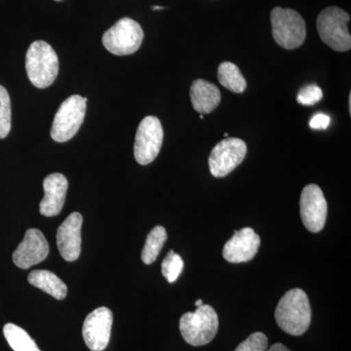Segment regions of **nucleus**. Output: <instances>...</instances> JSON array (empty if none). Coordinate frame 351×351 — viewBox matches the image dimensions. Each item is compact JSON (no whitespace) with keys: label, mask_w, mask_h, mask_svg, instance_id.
Wrapping results in <instances>:
<instances>
[{"label":"nucleus","mask_w":351,"mask_h":351,"mask_svg":"<svg viewBox=\"0 0 351 351\" xmlns=\"http://www.w3.org/2000/svg\"><path fill=\"white\" fill-rule=\"evenodd\" d=\"M261 239L251 228L234 232L232 239L223 247V256L228 262L246 263L253 260L260 248Z\"/></svg>","instance_id":"obj_14"},{"label":"nucleus","mask_w":351,"mask_h":351,"mask_svg":"<svg viewBox=\"0 0 351 351\" xmlns=\"http://www.w3.org/2000/svg\"><path fill=\"white\" fill-rule=\"evenodd\" d=\"M182 269H184V261L181 256L171 250L161 265L163 276L165 277L168 282H175L179 278Z\"/></svg>","instance_id":"obj_21"},{"label":"nucleus","mask_w":351,"mask_h":351,"mask_svg":"<svg viewBox=\"0 0 351 351\" xmlns=\"http://www.w3.org/2000/svg\"><path fill=\"white\" fill-rule=\"evenodd\" d=\"M27 281L57 300H64L68 294L66 284L49 270H34L27 276Z\"/></svg>","instance_id":"obj_17"},{"label":"nucleus","mask_w":351,"mask_h":351,"mask_svg":"<svg viewBox=\"0 0 351 351\" xmlns=\"http://www.w3.org/2000/svg\"><path fill=\"white\" fill-rule=\"evenodd\" d=\"M247 154V145L239 138H228L214 147L209 157L211 174L216 178L226 177L242 163Z\"/></svg>","instance_id":"obj_9"},{"label":"nucleus","mask_w":351,"mask_h":351,"mask_svg":"<svg viewBox=\"0 0 351 351\" xmlns=\"http://www.w3.org/2000/svg\"><path fill=\"white\" fill-rule=\"evenodd\" d=\"M48 255L49 244L43 233L36 228H29L13 253V262L20 269H27L43 262Z\"/></svg>","instance_id":"obj_12"},{"label":"nucleus","mask_w":351,"mask_h":351,"mask_svg":"<svg viewBox=\"0 0 351 351\" xmlns=\"http://www.w3.org/2000/svg\"><path fill=\"white\" fill-rule=\"evenodd\" d=\"M163 128L156 117H145L136 133L134 156L141 165L152 163L160 152L163 143Z\"/></svg>","instance_id":"obj_8"},{"label":"nucleus","mask_w":351,"mask_h":351,"mask_svg":"<svg viewBox=\"0 0 351 351\" xmlns=\"http://www.w3.org/2000/svg\"><path fill=\"white\" fill-rule=\"evenodd\" d=\"M270 20L272 36L281 47L287 50L295 49L306 40V22L297 11L276 7L270 14Z\"/></svg>","instance_id":"obj_5"},{"label":"nucleus","mask_w":351,"mask_h":351,"mask_svg":"<svg viewBox=\"0 0 351 351\" xmlns=\"http://www.w3.org/2000/svg\"><path fill=\"white\" fill-rule=\"evenodd\" d=\"M202 304H203L202 300H197V301L195 302V306L197 307L202 306Z\"/></svg>","instance_id":"obj_28"},{"label":"nucleus","mask_w":351,"mask_h":351,"mask_svg":"<svg viewBox=\"0 0 351 351\" xmlns=\"http://www.w3.org/2000/svg\"><path fill=\"white\" fill-rule=\"evenodd\" d=\"M219 83L233 93H243L247 87L246 80L237 64L223 62L218 69Z\"/></svg>","instance_id":"obj_18"},{"label":"nucleus","mask_w":351,"mask_h":351,"mask_svg":"<svg viewBox=\"0 0 351 351\" xmlns=\"http://www.w3.org/2000/svg\"><path fill=\"white\" fill-rule=\"evenodd\" d=\"M3 334L14 351H41L31 336L17 325L8 323L3 328Z\"/></svg>","instance_id":"obj_19"},{"label":"nucleus","mask_w":351,"mask_h":351,"mask_svg":"<svg viewBox=\"0 0 351 351\" xmlns=\"http://www.w3.org/2000/svg\"><path fill=\"white\" fill-rule=\"evenodd\" d=\"M87 98L73 95L62 103L51 128V137L57 143L73 138L82 127L86 113Z\"/></svg>","instance_id":"obj_6"},{"label":"nucleus","mask_w":351,"mask_h":351,"mask_svg":"<svg viewBox=\"0 0 351 351\" xmlns=\"http://www.w3.org/2000/svg\"><path fill=\"white\" fill-rule=\"evenodd\" d=\"M267 351H291L287 346L282 345V343H274V346H270L269 350Z\"/></svg>","instance_id":"obj_26"},{"label":"nucleus","mask_w":351,"mask_h":351,"mask_svg":"<svg viewBox=\"0 0 351 351\" xmlns=\"http://www.w3.org/2000/svg\"><path fill=\"white\" fill-rule=\"evenodd\" d=\"M11 130V101L8 92L0 85V138H6Z\"/></svg>","instance_id":"obj_22"},{"label":"nucleus","mask_w":351,"mask_h":351,"mask_svg":"<svg viewBox=\"0 0 351 351\" xmlns=\"http://www.w3.org/2000/svg\"><path fill=\"white\" fill-rule=\"evenodd\" d=\"M112 313L108 307H99L88 314L83 323L82 336L90 350L104 351L110 343Z\"/></svg>","instance_id":"obj_11"},{"label":"nucleus","mask_w":351,"mask_h":351,"mask_svg":"<svg viewBox=\"0 0 351 351\" xmlns=\"http://www.w3.org/2000/svg\"><path fill=\"white\" fill-rule=\"evenodd\" d=\"M323 98L322 89L315 84L306 85L298 94V103L302 106H313Z\"/></svg>","instance_id":"obj_24"},{"label":"nucleus","mask_w":351,"mask_h":351,"mask_svg":"<svg viewBox=\"0 0 351 351\" xmlns=\"http://www.w3.org/2000/svg\"><path fill=\"white\" fill-rule=\"evenodd\" d=\"M330 123H331V119L329 115L317 113L309 121V126L314 130H326Z\"/></svg>","instance_id":"obj_25"},{"label":"nucleus","mask_w":351,"mask_h":351,"mask_svg":"<svg viewBox=\"0 0 351 351\" xmlns=\"http://www.w3.org/2000/svg\"><path fill=\"white\" fill-rule=\"evenodd\" d=\"M69 182L63 174L54 173L43 182L44 197L39 205V212L44 217H55L61 213L66 201Z\"/></svg>","instance_id":"obj_15"},{"label":"nucleus","mask_w":351,"mask_h":351,"mask_svg":"<svg viewBox=\"0 0 351 351\" xmlns=\"http://www.w3.org/2000/svg\"><path fill=\"white\" fill-rule=\"evenodd\" d=\"M56 1H61V0H56Z\"/></svg>","instance_id":"obj_30"},{"label":"nucleus","mask_w":351,"mask_h":351,"mask_svg":"<svg viewBox=\"0 0 351 351\" xmlns=\"http://www.w3.org/2000/svg\"><path fill=\"white\" fill-rule=\"evenodd\" d=\"M219 317L209 304L198 306L195 313H186L180 320L182 338L193 346H206L218 332Z\"/></svg>","instance_id":"obj_3"},{"label":"nucleus","mask_w":351,"mask_h":351,"mask_svg":"<svg viewBox=\"0 0 351 351\" xmlns=\"http://www.w3.org/2000/svg\"><path fill=\"white\" fill-rule=\"evenodd\" d=\"M269 339L262 332H256L242 341L234 351H267Z\"/></svg>","instance_id":"obj_23"},{"label":"nucleus","mask_w":351,"mask_h":351,"mask_svg":"<svg viewBox=\"0 0 351 351\" xmlns=\"http://www.w3.org/2000/svg\"><path fill=\"white\" fill-rule=\"evenodd\" d=\"M191 100L196 112L205 114L214 112L221 103V92L213 83L196 80L191 86Z\"/></svg>","instance_id":"obj_16"},{"label":"nucleus","mask_w":351,"mask_h":351,"mask_svg":"<svg viewBox=\"0 0 351 351\" xmlns=\"http://www.w3.org/2000/svg\"><path fill=\"white\" fill-rule=\"evenodd\" d=\"M200 119H204V115L201 114L200 115Z\"/></svg>","instance_id":"obj_29"},{"label":"nucleus","mask_w":351,"mask_h":351,"mask_svg":"<svg viewBox=\"0 0 351 351\" xmlns=\"http://www.w3.org/2000/svg\"><path fill=\"white\" fill-rule=\"evenodd\" d=\"M350 21V14L339 7L332 6L324 9L318 15L316 22L321 40L332 50L339 52L350 51L351 36L348 27Z\"/></svg>","instance_id":"obj_4"},{"label":"nucleus","mask_w":351,"mask_h":351,"mask_svg":"<svg viewBox=\"0 0 351 351\" xmlns=\"http://www.w3.org/2000/svg\"><path fill=\"white\" fill-rule=\"evenodd\" d=\"M25 71L34 86H51L59 73V59L52 46L43 40L32 43L25 56Z\"/></svg>","instance_id":"obj_2"},{"label":"nucleus","mask_w":351,"mask_h":351,"mask_svg":"<svg viewBox=\"0 0 351 351\" xmlns=\"http://www.w3.org/2000/svg\"><path fill=\"white\" fill-rule=\"evenodd\" d=\"M328 205L322 189L317 184H308L302 189L300 214L302 223L311 232H319L326 223Z\"/></svg>","instance_id":"obj_10"},{"label":"nucleus","mask_w":351,"mask_h":351,"mask_svg":"<svg viewBox=\"0 0 351 351\" xmlns=\"http://www.w3.org/2000/svg\"><path fill=\"white\" fill-rule=\"evenodd\" d=\"M277 325L291 336H302L311 322L308 297L302 289L288 291L281 298L276 309Z\"/></svg>","instance_id":"obj_1"},{"label":"nucleus","mask_w":351,"mask_h":351,"mask_svg":"<svg viewBox=\"0 0 351 351\" xmlns=\"http://www.w3.org/2000/svg\"><path fill=\"white\" fill-rule=\"evenodd\" d=\"M163 9H165V7H162V6H154V7H152V10H154V11H156V10H163Z\"/></svg>","instance_id":"obj_27"},{"label":"nucleus","mask_w":351,"mask_h":351,"mask_svg":"<svg viewBox=\"0 0 351 351\" xmlns=\"http://www.w3.org/2000/svg\"><path fill=\"white\" fill-rule=\"evenodd\" d=\"M166 240L167 232L163 226H157L149 233L142 252V261L145 265H152L156 262Z\"/></svg>","instance_id":"obj_20"},{"label":"nucleus","mask_w":351,"mask_h":351,"mask_svg":"<svg viewBox=\"0 0 351 351\" xmlns=\"http://www.w3.org/2000/svg\"><path fill=\"white\" fill-rule=\"evenodd\" d=\"M82 215L75 212L69 215L58 228V249L66 262H75L82 253Z\"/></svg>","instance_id":"obj_13"},{"label":"nucleus","mask_w":351,"mask_h":351,"mask_svg":"<svg viewBox=\"0 0 351 351\" xmlns=\"http://www.w3.org/2000/svg\"><path fill=\"white\" fill-rule=\"evenodd\" d=\"M144 32L136 21L123 18L117 21L104 34V46L108 52L117 56H127L137 52L142 45Z\"/></svg>","instance_id":"obj_7"}]
</instances>
